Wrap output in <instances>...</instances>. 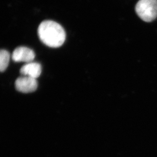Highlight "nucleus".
Wrapping results in <instances>:
<instances>
[{"label": "nucleus", "instance_id": "obj_1", "mask_svg": "<svg viewBox=\"0 0 157 157\" xmlns=\"http://www.w3.org/2000/svg\"><path fill=\"white\" fill-rule=\"evenodd\" d=\"M40 40L50 48H59L66 39V33L59 24L52 21H43L38 29Z\"/></svg>", "mask_w": 157, "mask_h": 157}, {"label": "nucleus", "instance_id": "obj_2", "mask_svg": "<svg viewBox=\"0 0 157 157\" xmlns=\"http://www.w3.org/2000/svg\"><path fill=\"white\" fill-rule=\"evenodd\" d=\"M135 11L142 21L151 22L157 17V0H139Z\"/></svg>", "mask_w": 157, "mask_h": 157}, {"label": "nucleus", "instance_id": "obj_3", "mask_svg": "<svg viewBox=\"0 0 157 157\" xmlns=\"http://www.w3.org/2000/svg\"><path fill=\"white\" fill-rule=\"evenodd\" d=\"M15 87L18 92L29 93L36 90L38 87V82L36 79L22 75L18 77L15 81Z\"/></svg>", "mask_w": 157, "mask_h": 157}, {"label": "nucleus", "instance_id": "obj_4", "mask_svg": "<svg viewBox=\"0 0 157 157\" xmlns=\"http://www.w3.org/2000/svg\"><path fill=\"white\" fill-rule=\"evenodd\" d=\"M35 57L33 50L25 46L17 48L12 53V58L15 62H31Z\"/></svg>", "mask_w": 157, "mask_h": 157}, {"label": "nucleus", "instance_id": "obj_5", "mask_svg": "<svg viewBox=\"0 0 157 157\" xmlns=\"http://www.w3.org/2000/svg\"><path fill=\"white\" fill-rule=\"evenodd\" d=\"M41 65L38 63H28L21 68L20 73L22 75L37 79L41 73Z\"/></svg>", "mask_w": 157, "mask_h": 157}, {"label": "nucleus", "instance_id": "obj_6", "mask_svg": "<svg viewBox=\"0 0 157 157\" xmlns=\"http://www.w3.org/2000/svg\"><path fill=\"white\" fill-rule=\"evenodd\" d=\"M10 53L5 49L0 51V70L2 72L6 70L9 64Z\"/></svg>", "mask_w": 157, "mask_h": 157}]
</instances>
